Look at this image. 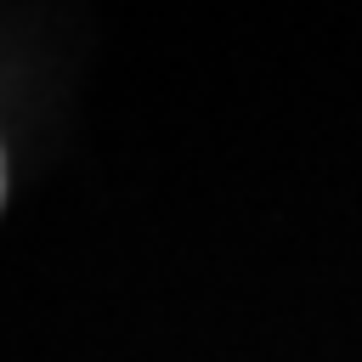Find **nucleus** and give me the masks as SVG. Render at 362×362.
<instances>
[{
	"mask_svg": "<svg viewBox=\"0 0 362 362\" xmlns=\"http://www.w3.org/2000/svg\"><path fill=\"white\" fill-rule=\"evenodd\" d=\"M0 192H6V170H0Z\"/></svg>",
	"mask_w": 362,
	"mask_h": 362,
	"instance_id": "nucleus-1",
	"label": "nucleus"
}]
</instances>
